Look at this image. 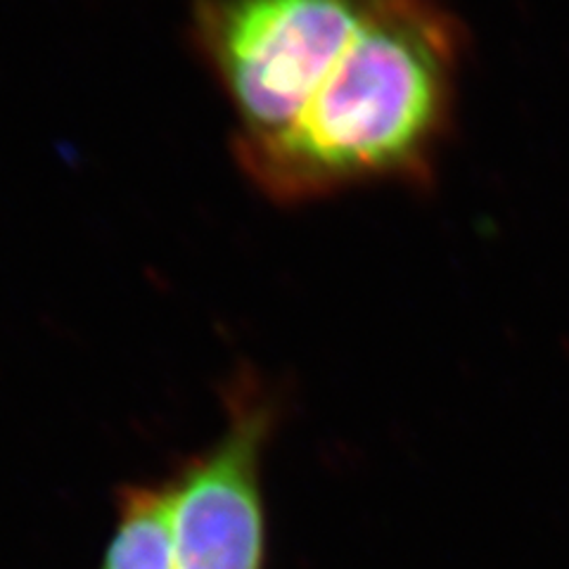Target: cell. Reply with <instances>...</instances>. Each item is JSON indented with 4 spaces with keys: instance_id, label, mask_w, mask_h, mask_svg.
Instances as JSON below:
<instances>
[{
    "instance_id": "6da1fadb",
    "label": "cell",
    "mask_w": 569,
    "mask_h": 569,
    "mask_svg": "<svg viewBox=\"0 0 569 569\" xmlns=\"http://www.w3.org/2000/svg\"><path fill=\"white\" fill-rule=\"evenodd\" d=\"M466 56L460 20L437 0H378L332 74L288 129L233 138L257 190L301 204L432 176Z\"/></svg>"
},
{
    "instance_id": "7a4b0ae2",
    "label": "cell",
    "mask_w": 569,
    "mask_h": 569,
    "mask_svg": "<svg viewBox=\"0 0 569 569\" xmlns=\"http://www.w3.org/2000/svg\"><path fill=\"white\" fill-rule=\"evenodd\" d=\"M378 0H200L192 39L236 107V138L273 136L307 110Z\"/></svg>"
},
{
    "instance_id": "3957f363",
    "label": "cell",
    "mask_w": 569,
    "mask_h": 569,
    "mask_svg": "<svg viewBox=\"0 0 569 569\" xmlns=\"http://www.w3.org/2000/svg\"><path fill=\"white\" fill-rule=\"evenodd\" d=\"M271 420V406L247 389L226 435L164 482L173 569H263L259 470Z\"/></svg>"
}]
</instances>
